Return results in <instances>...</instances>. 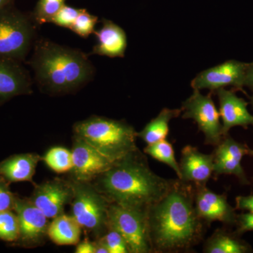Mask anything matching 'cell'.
Listing matches in <instances>:
<instances>
[{"mask_svg":"<svg viewBox=\"0 0 253 253\" xmlns=\"http://www.w3.org/2000/svg\"><path fill=\"white\" fill-rule=\"evenodd\" d=\"M28 64L38 87L51 95L79 91L94 79L96 71L89 55L46 38H38Z\"/></svg>","mask_w":253,"mask_h":253,"instance_id":"obj_3","label":"cell"},{"mask_svg":"<svg viewBox=\"0 0 253 253\" xmlns=\"http://www.w3.org/2000/svg\"><path fill=\"white\" fill-rule=\"evenodd\" d=\"M249 155H251V156H253V149H250Z\"/></svg>","mask_w":253,"mask_h":253,"instance_id":"obj_36","label":"cell"},{"mask_svg":"<svg viewBox=\"0 0 253 253\" xmlns=\"http://www.w3.org/2000/svg\"><path fill=\"white\" fill-rule=\"evenodd\" d=\"M195 186L174 180L166 196L147 212L150 239L155 252H176L197 244L204 234L194 204Z\"/></svg>","mask_w":253,"mask_h":253,"instance_id":"obj_1","label":"cell"},{"mask_svg":"<svg viewBox=\"0 0 253 253\" xmlns=\"http://www.w3.org/2000/svg\"><path fill=\"white\" fill-rule=\"evenodd\" d=\"M247 66L248 63L229 60L199 73L191 81V85L194 89H208L211 91L228 86L241 89Z\"/></svg>","mask_w":253,"mask_h":253,"instance_id":"obj_10","label":"cell"},{"mask_svg":"<svg viewBox=\"0 0 253 253\" xmlns=\"http://www.w3.org/2000/svg\"><path fill=\"white\" fill-rule=\"evenodd\" d=\"M250 149L246 145L234 140L227 135L224 136L220 142L216 145L214 156V174H229L239 178L244 184H249L241 162Z\"/></svg>","mask_w":253,"mask_h":253,"instance_id":"obj_14","label":"cell"},{"mask_svg":"<svg viewBox=\"0 0 253 253\" xmlns=\"http://www.w3.org/2000/svg\"><path fill=\"white\" fill-rule=\"evenodd\" d=\"M46 164L54 172L63 173L73 168L72 152L63 147H54L46 153L44 158Z\"/></svg>","mask_w":253,"mask_h":253,"instance_id":"obj_24","label":"cell"},{"mask_svg":"<svg viewBox=\"0 0 253 253\" xmlns=\"http://www.w3.org/2000/svg\"><path fill=\"white\" fill-rule=\"evenodd\" d=\"M16 196L11 192L9 183L0 176V212L14 211Z\"/></svg>","mask_w":253,"mask_h":253,"instance_id":"obj_30","label":"cell"},{"mask_svg":"<svg viewBox=\"0 0 253 253\" xmlns=\"http://www.w3.org/2000/svg\"><path fill=\"white\" fill-rule=\"evenodd\" d=\"M33 81L23 63L0 59V106L21 95L33 93Z\"/></svg>","mask_w":253,"mask_h":253,"instance_id":"obj_15","label":"cell"},{"mask_svg":"<svg viewBox=\"0 0 253 253\" xmlns=\"http://www.w3.org/2000/svg\"><path fill=\"white\" fill-rule=\"evenodd\" d=\"M14 211L0 212V239L15 243L19 237V223Z\"/></svg>","mask_w":253,"mask_h":253,"instance_id":"obj_26","label":"cell"},{"mask_svg":"<svg viewBox=\"0 0 253 253\" xmlns=\"http://www.w3.org/2000/svg\"><path fill=\"white\" fill-rule=\"evenodd\" d=\"M204 252L207 253H246L249 247L235 236L221 230L216 231L205 244Z\"/></svg>","mask_w":253,"mask_h":253,"instance_id":"obj_22","label":"cell"},{"mask_svg":"<svg viewBox=\"0 0 253 253\" xmlns=\"http://www.w3.org/2000/svg\"><path fill=\"white\" fill-rule=\"evenodd\" d=\"M194 204L198 215L204 221H220L226 224L236 222L235 211L225 195L216 194L206 185H194Z\"/></svg>","mask_w":253,"mask_h":253,"instance_id":"obj_13","label":"cell"},{"mask_svg":"<svg viewBox=\"0 0 253 253\" xmlns=\"http://www.w3.org/2000/svg\"><path fill=\"white\" fill-rule=\"evenodd\" d=\"M184 119L194 120L204 133L207 144L217 145L224 137L220 115L212 101L211 93L203 95L194 89L192 95L184 101L181 107Z\"/></svg>","mask_w":253,"mask_h":253,"instance_id":"obj_8","label":"cell"},{"mask_svg":"<svg viewBox=\"0 0 253 253\" xmlns=\"http://www.w3.org/2000/svg\"><path fill=\"white\" fill-rule=\"evenodd\" d=\"M41 157L36 154L14 155L0 163V176L11 183L31 181Z\"/></svg>","mask_w":253,"mask_h":253,"instance_id":"obj_19","label":"cell"},{"mask_svg":"<svg viewBox=\"0 0 253 253\" xmlns=\"http://www.w3.org/2000/svg\"><path fill=\"white\" fill-rule=\"evenodd\" d=\"M81 226L73 216L61 214L48 226L47 235L59 246L77 244L81 235Z\"/></svg>","mask_w":253,"mask_h":253,"instance_id":"obj_20","label":"cell"},{"mask_svg":"<svg viewBox=\"0 0 253 253\" xmlns=\"http://www.w3.org/2000/svg\"><path fill=\"white\" fill-rule=\"evenodd\" d=\"M101 23L102 27L94 33L97 38V43L88 55H99L109 58L125 57L127 46L126 32L111 20L103 18Z\"/></svg>","mask_w":253,"mask_h":253,"instance_id":"obj_18","label":"cell"},{"mask_svg":"<svg viewBox=\"0 0 253 253\" xmlns=\"http://www.w3.org/2000/svg\"><path fill=\"white\" fill-rule=\"evenodd\" d=\"M75 136L83 139L116 163L138 149L137 132L122 121L91 116L73 126Z\"/></svg>","mask_w":253,"mask_h":253,"instance_id":"obj_4","label":"cell"},{"mask_svg":"<svg viewBox=\"0 0 253 253\" xmlns=\"http://www.w3.org/2000/svg\"><path fill=\"white\" fill-rule=\"evenodd\" d=\"M76 253H95L94 243L85 240L78 244L76 250Z\"/></svg>","mask_w":253,"mask_h":253,"instance_id":"obj_33","label":"cell"},{"mask_svg":"<svg viewBox=\"0 0 253 253\" xmlns=\"http://www.w3.org/2000/svg\"><path fill=\"white\" fill-rule=\"evenodd\" d=\"M67 0H38L31 12L35 22L38 26L51 22L53 17L66 4Z\"/></svg>","mask_w":253,"mask_h":253,"instance_id":"obj_25","label":"cell"},{"mask_svg":"<svg viewBox=\"0 0 253 253\" xmlns=\"http://www.w3.org/2000/svg\"><path fill=\"white\" fill-rule=\"evenodd\" d=\"M16 0H0V9H2L7 5L14 4Z\"/></svg>","mask_w":253,"mask_h":253,"instance_id":"obj_35","label":"cell"},{"mask_svg":"<svg viewBox=\"0 0 253 253\" xmlns=\"http://www.w3.org/2000/svg\"><path fill=\"white\" fill-rule=\"evenodd\" d=\"M98 20L97 16L89 14L86 9H83L70 30L81 38H87L94 33Z\"/></svg>","mask_w":253,"mask_h":253,"instance_id":"obj_27","label":"cell"},{"mask_svg":"<svg viewBox=\"0 0 253 253\" xmlns=\"http://www.w3.org/2000/svg\"><path fill=\"white\" fill-rule=\"evenodd\" d=\"M73 172L75 181L89 182L99 177L112 167L114 162L88 144L83 139L74 136Z\"/></svg>","mask_w":253,"mask_h":253,"instance_id":"obj_9","label":"cell"},{"mask_svg":"<svg viewBox=\"0 0 253 253\" xmlns=\"http://www.w3.org/2000/svg\"><path fill=\"white\" fill-rule=\"evenodd\" d=\"M14 211L19 223V237L16 244L29 247L47 234L48 218L30 199L16 196Z\"/></svg>","mask_w":253,"mask_h":253,"instance_id":"obj_11","label":"cell"},{"mask_svg":"<svg viewBox=\"0 0 253 253\" xmlns=\"http://www.w3.org/2000/svg\"><path fill=\"white\" fill-rule=\"evenodd\" d=\"M73 194L72 183L54 179L37 186L30 200L46 217L54 219L63 214L65 206L71 201Z\"/></svg>","mask_w":253,"mask_h":253,"instance_id":"obj_12","label":"cell"},{"mask_svg":"<svg viewBox=\"0 0 253 253\" xmlns=\"http://www.w3.org/2000/svg\"><path fill=\"white\" fill-rule=\"evenodd\" d=\"M72 216L82 228L99 236L108 228L110 202L89 182L72 183Z\"/></svg>","mask_w":253,"mask_h":253,"instance_id":"obj_6","label":"cell"},{"mask_svg":"<svg viewBox=\"0 0 253 253\" xmlns=\"http://www.w3.org/2000/svg\"><path fill=\"white\" fill-rule=\"evenodd\" d=\"M147 212L110 203L108 229H115L123 236L130 253L154 252L150 239Z\"/></svg>","mask_w":253,"mask_h":253,"instance_id":"obj_7","label":"cell"},{"mask_svg":"<svg viewBox=\"0 0 253 253\" xmlns=\"http://www.w3.org/2000/svg\"><path fill=\"white\" fill-rule=\"evenodd\" d=\"M179 180L194 185H206L214 173V156L186 146L181 151Z\"/></svg>","mask_w":253,"mask_h":253,"instance_id":"obj_16","label":"cell"},{"mask_svg":"<svg viewBox=\"0 0 253 253\" xmlns=\"http://www.w3.org/2000/svg\"><path fill=\"white\" fill-rule=\"evenodd\" d=\"M182 113L181 109H163L159 114L137 132L140 138L147 145L166 139L169 131V123L174 118L179 117Z\"/></svg>","mask_w":253,"mask_h":253,"instance_id":"obj_21","label":"cell"},{"mask_svg":"<svg viewBox=\"0 0 253 253\" xmlns=\"http://www.w3.org/2000/svg\"><path fill=\"white\" fill-rule=\"evenodd\" d=\"M109 253H127L129 247L126 240L118 231L109 228V231L102 238L99 239Z\"/></svg>","mask_w":253,"mask_h":253,"instance_id":"obj_28","label":"cell"},{"mask_svg":"<svg viewBox=\"0 0 253 253\" xmlns=\"http://www.w3.org/2000/svg\"><path fill=\"white\" fill-rule=\"evenodd\" d=\"M216 91L219 99L224 136L227 135L229 131L234 126H253V116L248 110L247 102L244 99L225 88Z\"/></svg>","mask_w":253,"mask_h":253,"instance_id":"obj_17","label":"cell"},{"mask_svg":"<svg viewBox=\"0 0 253 253\" xmlns=\"http://www.w3.org/2000/svg\"><path fill=\"white\" fill-rule=\"evenodd\" d=\"M83 9H77V8L73 7L69 5L65 4L59 10V12L55 15L50 23L60 26V27L70 29Z\"/></svg>","mask_w":253,"mask_h":253,"instance_id":"obj_29","label":"cell"},{"mask_svg":"<svg viewBox=\"0 0 253 253\" xmlns=\"http://www.w3.org/2000/svg\"><path fill=\"white\" fill-rule=\"evenodd\" d=\"M244 86H249L251 89H253V62L248 63L246 74H245Z\"/></svg>","mask_w":253,"mask_h":253,"instance_id":"obj_34","label":"cell"},{"mask_svg":"<svg viewBox=\"0 0 253 253\" xmlns=\"http://www.w3.org/2000/svg\"><path fill=\"white\" fill-rule=\"evenodd\" d=\"M238 223V231L244 233L253 231V212L244 213L236 217Z\"/></svg>","mask_w":253,"mask_h":253,"instance_id":"obj_31","label":"cell"},{"mask_svg":"<svg viewBox=\"0 0 253 253\" xmlns=\"http://www.w3.org/2000/svg\"><path fill=\"white\" fill-rule=\"evenodd\" d=\"M144 153L160 162L167 165L175 172L178 177H180V168L176 161L174 149L170 142L164 139L147 145L144 149Z\"/></svg>","mask_w":253,"mask_h":253,"instance_id":"obj_23","label":"cell"},{"mask_svg":"<svg viewBox=\"0 0 253 253\" xmlns=\"http://www.w3.org/2000/svg\"><path fill=\"white\" fill-rule=\"evenodd\" d=\"M251 103H252V105L253 106V97L252 98V99H251Z\"/></svg>","mask_w":253,"mask_h":253,"instance_id":"obj_37","label":"cell"},{"mask_svg":"<svg viewBox=\"0 0 253 253\" xmlns=\"http://www.w3.org/2000/svg\"><path fill=\"white\" fill-rule=\"evenodd\" d=\"M174 181L153 172L137 149L99 176L96 189L110 203L148 211L166 196Z\"/></svg>","mask_w":253,"mask_h":253,"instance_id":"obj_2","label":"cell"},{"mask_svg":"<svg viewBox=\"0 0 253 253\" xmlns=\"http://www.w3.org/2000/svg\"><path fill=\"white\" fill-rule=\"evenodd\" d=\"M236 207L241 211L253 212V196H238L236 199Z\"/></svg>","mask_w":253,"mask_h":253,"instance_id":"obj_32","label":"cell"},{"mask_svg":"<svg viewBox=\"0 0 253 253\" xmlns=\"http://www.w3.org/2000/svg\"><path fill=\"white\" fill-rule=\"evenodd\" d=\"M38 27L31 13L14 4L0 9V59L25 62L38 40Z\"/></svg>","mask_w":253,"mask_h":253,"instance_id":"obj_5","label":"cell"}]
</instances>
